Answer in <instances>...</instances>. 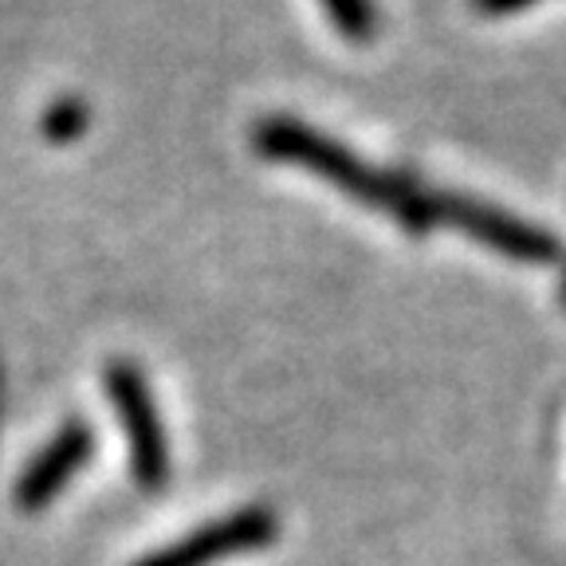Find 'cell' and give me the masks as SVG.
<instances>
[{"instance_id":"52a82bcc","label":"cell","mask_w":566,"mask_h":566,"mask_svg":"<svg viewBox=\"0 0 566 566\" xmlns=\"http://www.w3.org/2000/svg\"><path fill=\"white\" fill-rule=\"evenodd\" d=\"M527 4H535V0H480V9H484V12H495V17L520 12V9H527Z\"/></svg>"},{"instance_id":"3957f363","label":"cell","mask_w":566,"mask_h":566,"mask_svg":"<svg viewBox=\"0 0 566 566\" xmlns=\"http://www.w3.org/2000/svg\"><path fill=\"white\" fill-rule=\"evenodd\" d=\"M433 221L469 232V237H476L492 252L523 260V264H555L558 260V244L551 232L535 229V224L520 221V217H512L504 209L472 201V197H457V193L433 197Z\"/></svg>"},{"instance_id":"7a4b0ae2","label":"cell","mask_w":566,"mask_h":566,"mask_svg":"<svg viewBox=\"0 0 566 566\" xmlns=\"http://www.w3.org/2000/svg\"><path fill=\"white\" fill-rule=\"evenodd\" d=\"M106 394L115 401V413L126 429V441H130V469H134L138 488H146V492L166 488V476H169L166 429H161L158 406H154L150 386H146L138 366H130V363L111 366V370H106Z\"/></svg>"},{"instance_id":"8992f818","label":"cell","mask_w":566,"mask_h":566,"mask_svg":"<svg viewBox=\"0 0 566 566\" xmlns=\"http://www.w3.org/2000/svg\"><path fill=\"white\" fill-rule=\"evenodd\" d=\"M318 4L331 17V24L338 28V35H346L354 44H366L374 35V28H378L370 0H318Z\"/></svg>"},{"instance_id":"5b68a950","label":"cell","mask_w":566,"mask_h":566,"mask_svg":"<svg viewBox=\"0 0 566 566\" xmlns=\"http://www.w3.org/2000/svg\"><path fill=\"white\" fill-rule=\"evenodd\" d=\"M91 429L83 421H67L60 433L48 441V449L28 464V472L17 484V504L24 512H40L71 484V476L87 464L91 457Z\"/></svg>"},{"instance_id":"277c9868","label":"cell","mask_w":566,"mask_h":566,"mask_svg":"<svg viewBox=\"0 0 566 566\" xmlns=\"http://www.w3.org/2000/svg\"><path fill=\"white\" fill-rule=\"evenodd\" d=\"M272 539H275V515L268 507H244V512L224 515V520L193 531V535L158 551V555H146L138 566H212L217 558L268 547Z\"/></svg>"},{"instance_id":"6da1fadb","label":"cell","mask_w":566,"mask_h":566,"mask_svg":"<svg viewBox=\"0 0 566 566\" xmlns=\"http://www.w3.org/2000/svg\"><path fill=\"white\" fill-rule=\"evenodd\" d=\"M252 142H256V150L264 154L268 161H283V166L307 169V174L323 177L338 193L370 205V209L389 212L401 229L424 232L429 224H437L433 197H421L406 177L366 166L358 154L346 150L343 142L311 130L300 118H287V115L264 118V123L256 126V134H252Z\"/></svg>"},{"instance_id":"ba28073f","label":"cell","mask_w":566,"mask_h":566,"mask_svg":"<svg viewBox=\"0 0 566 566\" xmlns=\"http://www.w3.org/2000/svg\"><path fill=\"white\" fill-rule=\"evenodd\" d=\"M563 303H566V283H563Z\"/></svg>"}]
</instances>
